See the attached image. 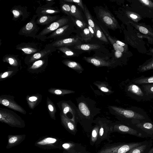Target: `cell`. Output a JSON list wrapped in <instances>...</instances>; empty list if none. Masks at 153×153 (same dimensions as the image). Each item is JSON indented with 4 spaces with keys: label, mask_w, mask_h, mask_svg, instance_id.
Masks as SVG:
<instances>
[{
    "label": "cell",
    "mask_w": 153,
    "mask_h": 153,
    "mask_svg": "<svg viewBox=\"0 0 153 153\" xmlns=\"http://www.w3.org/2000/svg\"><path fill=\"white\" fill-rule=\"evenodd\" d=\"M76 101L79 113L78 123L85 132H91L94 117L100 113L101 109L96 106L95 101L83 95L77 98Z\"/></svg>",
    "instance_id": "cell-1"
},
{
    "label": "cell",
    "mask_w": 153,
    "mask_h": 153,
    "mask_svg": "<svg viewBox=\"0 0 153 153\" xmlns=\"http://www.w3.org/2000/svg\"><path fill=\"white\" fill-rule=\"evenodd\" d=\"M94 10L97 19L108 28L115 30L119 27L117 20L106 7L96 6L94 7Z\"/></svg>",
    "instance_id": "cell-2"
},
{
    "label": "cell",
    "mask_w": 153,
    "mask_h": 153,
    "mask_svg": "<svg viewBox=\"0 0 153 153\" xmlns=\"http://www.w3.org/2000/svg\"><path fill=\"white\" fill-rule=\"evenodd\" d=\"M0 121L13 127L23 128L25 126L24 121L14 111L1 108Z\"/></svg>",
    "instance_id": "cell-3"
},
{
    "label": "cell",
    "mask_w": 153,
    "mask_h": 153,
    "mask_svg": "<svg viewBox=\"0 0 153 153\" xmlns=\"http://www.w3.org/2000/svg\"><path fill=\"white\" fill-rule=\"evenodd\" d=\"M95 119L99 126L98 138L95 145L98 146L104 140L110 143L112 142L110 137L112 133L111 126L112 121L103 117H98Z\"/></svg>",
    "instance_id": "cell-4"
},
{
    "label": "cell",
    "mask_w": 153,
    "mask_h": 153,
    "mask_svg": "<svg viewBox=\"0 0 153 153\" xmlns=\"http://www.w3.org/2000/svg\"><path fill=\"white\" fill-rule=\"evenodd\" d=\"M60 112L76 125L79 122L78 107L71 100H62L57 103Z\"/></svg>",
    "instance_id": "cell-5"
},
{
    "label": "cell",
    "mask_w": 153,
    "mask_h": 153,
    "mask_svg": "<svg viewBox=\"0 0 153 153\" xmlns=\"http://www.w3.org/2000/svg\"><path fill=\"white\" fill-rule=\"evenodd\" d=\"M72 21L71 17L63 16L58 20L47 25L36 36V38L42 41L46 40L47 35L51 34L59 28Z\"/></svg>",
    "instance_id": "cell-6"
},
{
    "label": "cell",
    "mask_w": 153,
    "mask_h": 153,
    "mask_svg": "<svg viewBox=\"0 0 153 153\" xmlns=\"http://www.w3.org/2000/svg\"><path fill=\"white\" fill-rule=\"evenodd\" d=\"M108 108L111 114L119 120L122 118L142 120L145 118L142 114L131 110L114 105H109Z\"/></svg>",
    "instance_id": "cell-7"
},
{
    "label": "cell",
    "mask_w": 153,
    "mask_h": 153,
    "mask_svg": "<svg viewBox=\"0 0 153 153\" xmlns=\"http://www.w3.org/2000/svg\"><path fill=\"white\" fill-rule=\"evenodd\" d=\"M73 33H79L72 21L68 24L57 29L47 36V39H53L55 40L70 38Z\"/></svg>",
    "instance_id": "cell-8"
},
{
    "label": "cell",
    "mask_w": 153,
    "mask_h": 153,
    "mask_svg": "<svg viewBox=\"0 0 153 153\" xmlns=\"http://www.w3.org/2000/svg\"><path fill=\"white\" fill-rule=\"evenodd\" d=\"M38 17L36 14L34 15L30 20L23 26L18 32L19 35L26 37L36 38L40 27L36 22V19Z\"/></svg>",
    "instance_id": "cell-9"
},
{
    "label": "cell",
    "mask_w": 153,
    "mask_h": 153,
    "mask_svg": "<svg viewBox=\"0 0 153 153\" xmlns=\"http://www.w3.org/2000/svg\"><path fill=\"white\" fill-rule=\"evenodd\" d=\"M56 50L54 47L49 44L46 45L44 48L34 54L27 55L25 59V63L30 65L36 61L48 56Z\"/></svg>",
    "instance_id": "cell-10"
},
{
    "label": "cell",
    "mask_w": 153,
    "mask_h": 153,
    "mask_svg": "<svg viewBox=\"0 0 153 153\" xmlns=\"http://www.w3.org/2000/svg\"><path fill=\"white\" fill-rule=\"evenodd\" d=\"M131 148L130 144L110 143L104 146L97 153H126Z\"/></svg>",
    "instance_id": "cell-11"
},
{
    "label": "cell",
    "mask_w": 153,
    "mask_h": 153,
    "mask_svg": "<svg viewBox=\"0 0 153 153\" xmlns=\"http://www.w3.org/2000/svg\"><path fill=\"white\" fill-rule=\"evenodd\" d=\"M47 4L37 7L36 13L38 17L44 15H56L60 13V10L57 7H52L55 3L54 0H46Z\"/></svg>",
    "instance_id": "cell-12"
},
{
    "label": "cell",
    "mask_w": 153,
    "mask_h": 153,
    "mask_svg": "<svg viewBox=\"0 0 153 153\" xmlns=\"http://www.w3.org/2000/svg\"><path fill=\"white\" fill-rule=\"evenodd\" d=\"M10 12L13 14L12 20L15 21H24L29 17L31 13L27 11V7L20 5L13 6Z\"/></svg>",
    "instance_id": "cell-13"
},
{
    "label": "cell",
    "mask_w": 153,
    "mask_h": 153,
    "mask_svg": "<svg viewBox=\"0 0 153 153\" xmlns=\"http://www.w3.org/2000/svg\"><path fill=\"white\" fill-rule=\"evenodd\" d=\"M0 103L2 105L22 114H26V111L15 101L13 97L2 95L0 97Z\"/></svg>",
    "instance_id": "cell-14"
},
{
    "label": "cell",
    "mask_w": 153,
    "mask_h": 153,
    "mask_svg": "<svg viewBox=\"0 0 153 153\" xmlns=\"http://www.w3.org/2000/svg\"><path fill=\"white\" fill-rule=\"evenodd\" d=\"M79 37H70L60 40H55L49 44L56 48L61 47H69L81 44Z\"/></svg>",
    "instance_id": "cell-15"
},
{
    "label": "cell",
    "mask_w": 153,
    "mask_h": 153,
    "mask_svg": "<svg viewBox=\"0 0 153 153\" xmlns=\"http://www.w3.org/2000/svg\"><path fill=\"white\" fill-rule=\"evenodd\" d=\"M83 59L87 62L92 64L97 67H112L114 66L115 62H110L103 58L97 56L86 57L84 56Z\"/></svg>",
    "instance_id": "cell-16"
},
{
    "label": "cell",
    "mask_w": 153,
    "mask_h": 153,
    "mask_svg": "<svg viewBox=\"0 0 153 153\" xmlns=\"http://www.w3.org/2000/svg\"><path fill=\"white\" fill-rule=\"evenodd\" d=\"M16 49L22 51L27 55L34 54L41 50L36 44L32 42L21 43L16 46Z\"/></svg>",
    "instance_id": "cell-17"
},
{
    "label": "cell",
    "mask_w": 153,
    "mask_h": 153,
    "mask_svg": "<svg viewBox=\"0 0 153 153\" xmlns=\"http://www.w3.org/2000/svg\"><path fill=\"white\" fill-rule=\"evenodd\" d=\"M48 56H47L35 61L30 65L28 70L30 72H34L44 69L48 65Z\"/></svg>",
    "instance_id": "cell-18"
},
{
    "label": "cell",
    "mask_w": 153,
    "mask_h": 153,
    "mask_svg": "<svg viewBox=\"0 0 153 153\" xmlns=\"http://www.w3.org/2000/svg\"><path fill=\"white\" fill-rule=\"evenodd\" d=\"M60 115L62 125L68 131L72 134L75 135L77 131V125L66 117L61 112L60 113Z\"/></svg>",
    "instance_id": "cell-19"
},
{
    "label": "cell",
    "mask_w": 153,
    "mask_h": 153,
    "mask_svg": "<svg viewBox=\"0 0 153 153\" xmlns=\"http://www.w3.org/2000/svg\"><path fill=\"white\" fill-rule=\"evenodd\" d=\"M60 17L59 15H44L40 16L36 19L37 25H47L58 20Z\"/></svg>",
    "instance_id": "cell-20"
},
{
    "label": "cell",
    "mask_w": 153,
    "mask_h": 153,
    "mask_svg": "<svg viewBox=\"0 0 153 153\" xmlns=\"http://www.w3.org/2000/svg\"><path fill=\"white\" fill-rule=\"evenodd\" d=\"M18 56V55L7 54L3 57L2 61L8 63L13 67L18 68L21 65V60Z\"/></svg>",
    "instance_id": "cell-21"
},
{
    "label": "cell",
    "mask_w": 153,
    "mask_h": 153,
    "mask_svg": "<svg viewBox=\"0 0 153 153\" xmlns=\"http://www.w3.org/2000/svg\"><path fill=\"white\" fill-rule=\"evenodd\" d=\"M62 63L72 69L79 74H81L84 71V68L79 63L74 61L65 59L62 61Z\"/></svg>",
    "instance_id": "cell-22"
},
{
    "label": "cell",
    "mask_w": 153,
    "mask_h": 153,
    "mask_svg": "<svg viewBox=\"0 0 153 153\" xmlns=\"http://www.w3.org/2000/svg\"><path fill=\"white\" fill-rule=\"evenodd\" d=\"M42 97V96L39 94L27 96L26 100L29 107L31 109H33L41 102Z\"/></svg>",
    "instance_id": "cell-23"
},
{
    "label": "cell",
    "mask_w": 153,
    "mask_h": 153,
    "mask_svg": "<svg viewBox=\"0 0 153 153\" xmlns=\"http://www.w3.org/2000/svg\"><path fill=\"white\" fill-rule=\"evenodd\" d=\"M25 135H9L7 148L9 149L20 143L24 139Z\"/></svg>",
    "instance_id": "cell-24"
},
{
    "label": "cell",
    "mask_w": 153,
    "mask_h": 153,
    "mask_svg": "<svg viewBox=\"0 0 153 153\" xmlns=\"http://www.w3.org/2000/svg\"><path fill=\"white\" fill-rule=\"evenodd\" d=\"M94 123L95 124V125L93 126L91 131L90 142L91 146L95 145L98 139L99 130V124L95 119L94 120Z\"/></svg>",
    "instance_id": "cell-25"
},
{
    "label": "cell",
    "mask_w": 153,
    "mask_h": 153,
    "mask_svg": "<svg viewBox=\"0 0 153 153\" xmlns=\"http://www.w3.org/2000/svg\"><path fill=\"white\" fill-rule=\"evenodd\" d=\"M93 83L101 91L105 93L110 94L114 92L107 82L96 81Z\"/></svg>",
    "instance_id": "cell-26"
},
{
    "label": "cell",
    "mask_w": 153,
    "mask_h": 153,
    "mask_svg": "<svg viewBox=\"0 0 153 153\" xmlns=\"http://www.w3.org/2000/svg\"><path fill=\"white\" fill-rule=\"evenodd\" d=\"M100 48L97 44H80L75 45L74 48L76 49L84 51H90L97 49Z\"/></svg>",
    "instance_id": "cell-27"
},
{
    "label": "cell",
    "mask_w": 153,
    "mask_h": 153,
    "mask_svg": "<svg viewBox=\"0 0 153 153\" xmlns=\"http://www.w3.org/2000/svg\"><path fill=\"white\" fill-rule=\"evenodd\" d=\"M79 33L81 41L86 42L90 41L94 36L87 27L80 31Z\"/></svg>",
    "instance_id": "cell-28"
},
{
    "label": "cell",
    "mask_w": 153,
    "mask_h": 153,
    "mask_svg": "<svg viewBox=\"0 0 153 153\" xmlns=\"http://www.w3.org/2000/svg\"><path fill=\"white\" fill-rule=\"evenodd\" d=\"M77 6L75 4H71V17H72L84 21L81 12Z\"/></svg>",
    "instance_id": "cell-29"
},
{
    "label": "cell",
    "mask_w": 153,
    "mask_h": 153,
    "mask_svg": "<svg viewBox=\"0 0 153 153\" xmlns=\"http://www.w3.org/2000/svg\"><path fill=\"white\" fill-rule=\"evenodd\" d=\"M47 106L48 111L52 119L55 120L56 108L53 102L48 97L47 99Z\"/></svg>",
    "instance_id": "cell-30"
},
{
    "label": "cell",
    "mask_w": 153,
    "mask_h": 153,
    "mask_svg": "<svg viewBox=\"0 0 153 153\" xmlns=\"http://www.w3.org/2000/svg\"><path fill=\"white\" fill-rule=\"evenodd\" d=\"M101 28L103 32L105 34L107 38L109 39V41L112 45L115 51H118L120 52L121 53H123L125 51L124 48L118 44L116 43L115 42H114L111 37L109 34L102 27L101 25H100Z\"/></svg>",
    "instance_id": "cell-31"
},
{
    "label": "cell",
    "mask_w": 153,
    "mask_h": 153,
    "mask_svg": "<svg viewBox=\"0 0 153 153\" xmlns=\"http://www.w3.org/2000/svg\"><path fill=\"white\" fill-rule=\"evenodd\" d=\"M48 91L53 94L58 95H64L70 94L74 93L75 91L67 89L51 88L48 90Z\"/></svg>",
    "instance_id": "cell-32"
},
{
    "label": "cell",
    "mask_w": 153,
    "mask_h": 153,
    "mask_svg": "<svg viewBox=\"0 0 153 153\" xmlns=\"http://www.w3.org/2000/svg\"><path fill=\"white\" fill-rule=\"evenodd\" d=\"M56 49L62 52L64 55L67 57H70L78 56L79 55L78 53L69 48L68 47H59L56 48Z\"/></svg>",
    "instance_id": "cell-33"
},
{
    "label": "cell",
    "mask_w": 153,
    "mask_h": 153,
    "mask_svg": "<svg viewBox=\"0 0 153 153\" xmlns=\"http://www.w3.org/2000/svg\"><path fill=\"white\" fill-rule=\"evenodd\" d=\"M61 11L67 16L71 17V4L65 2L63 0L59 1Z\"/></svg>",
    "instance_id": "cell-34"
},
{
    "label": "cell",
    "mask_w": 153,
    "mask_h": 153,
    "mask_svg": "<svg viewBox=\"0 0 153 153\" xmlns=\"http://www.w3.org/2000/svg\"><path fill=\"white\" fill-rule=\"evenodd\" d=\"M94 23L95 28V37L101 41L108 42V41L105 35L102 31L101 28L95 22Z\"/></svg>",
    "instance_id": "cell-35"
},
{
    "label": "cell",
    "mask_w": 153,
    "mask_h": 153,
    "mask_svg": "<svg viewBox=\"0 0 153 153\" xmlns=\"http://www.w3.org/2000/svg\"><path fill=\"white\" fill-rule=\"evenodd\" d=\"M84 11L83 13L86 18L88 24L94 29L95 32L94 22L93 21L91 15L85 4H84Z\"/></svg>",
    "instance_id": "cell-36"
},
{
    "label": "cell",
    "mask_w": 153,
    "mask_h": 153,
    "mask_svg": "<svg viewBox=\"0 0 153 153\" xmlns=\"http://www.w3.org/2000/svg\"><path fill=\"white\" fill-rule=\"evenodd\" d=\"M71 18L79 33L80 31L87 27L88 24L85 21L72 17H71Z\"/></svg>",
    "instance_id": "cell-37"
},
{
    "label": "cell",
    "mask_w": 153,
    "mask_h": 153,
    "mask_svg": "<svg viewBox=\"0 0 153 153\" xmlns=\"http://www.w3.org/2000/svg\"><path fill=\"white\" fill-rule=\"evenodd\" d=\"M127 90L131 93L138 96L142 97L144 94L140 88L134 84H131L128 86Z\"/></svg>",
    "instance_id": "cell-38"
},
{
    "label": "cell",
    "mask_w": 153,
    "mask_h": 153,
    "mask_svg": "<svg viewBox=\"0 0 153 153\" xmlns=\"http://www.w3.org/2000/svg\"><path fill=\"white\" fill-rule=\"evenodd\" d=\"M153 69V57L139 67V70L141 72Z\"/></svg>",
    "instance_id": "cell-39"
},
{
    "label": "cell",
    "mask_w": 153,
    "mask_h": 153,
    "mask_svg": "<svg viewBox=\"0 0 153 153\" xmlns=\"http://www.w3.org/2000/svg\"><path fill=\"white\" fill-rule=\"evenodd\" d=\"M134 82L138 84L153 83V76L139 78L134 80Z\"/></svg>",
    "instance_id": "cell-40"
},
{
    "label": "cell",
    "mask_w": 153,
    "mask_h": 153,
    "mask_svg": "<svg viewBox=\"0 0 153 153\" xmlns=\"http://www.w3.org/2000/svg\"><path fill=\"white\" fill-rule=\"evenodd\" d=\"M57 140L52 137H47L37 143V144L39 146H44L52 144L55 143Z\"/></svg>",
    "instance_id": "cell-41"
},
{
    "label": "cell",
    "mask_w": 153,
    "mask_h": 153,
    "mask_svg": "<svg viewBox=\"0 0 153 153\" xmlns=\"http://www.w3.org/2000/svg\"><path fill=\"white\" fill-rule=\"evenodd\" d=\"M18 68L16 67H13L10 69L9 70L3 73L0 75V79L8 77L12 74H14L18 71Z\"/></svg>",
    "instance_id": "cell-42"
},
{
    "label": "cell",
    "mask_w": 153,
    "mask_h": 153,
    "mask_svg": "<svg viewBox=\"0 0 153 153\" xmlns=\"http://www.w3.org/2000/svg\"><path fill=\"white\" fill-rule=\"evenodd\" d=\"M64 1L67 3H74L80 7L83 12L84 11V4L81 0H63Z\"/></svg>",
    "instance_id": "cell-43"
},
{
    "label": "cell",
    "mask_w": 153,
    "mask_h": 153,
    "mask_svg": "<svg viewBox=\"0 0 153 153\" xmlns=\"http://www.w3.org/2000/svg\"><path fill=\"white\" fill-rule=\"evenodd\" d=\"M142 86L147 94H153V84L144 85Z\"/></svg>",
    "instance_id": "cell-44"
},
{
    "label": "cell",
    "mask_w": 153,
    "mask_h": 153,
    "mask_svg": "<svg viewBox=\"0 0 153 153\" xmlns=\"http://www.w3.org/2000/svg\"><path fill=\"white\" fill-rule=\"evenodd\" d=\"M143 128L146 129H151L153 128V124L150 123H145L143 124Z\"/></svg>",
    "instance_id": "cell-45"
},
{
    "label": "cell",
    "mask_w": 153,
    "mask_h": 153,
    "mask_svg": "<svg viewBox=\"0 0 153 153\" xmlns=\"http://www.w3.org/2000/svg\"><path fill=\"white\" fill-rule=\"evenodd\" d=\"M113 40L116 43L119 45L123 47L124 48H126V44L123 42L117 39L114 38L112 37Z\"/></svg>",
    "instance_id": "cell-46"
},
{
    "label": "cell",
    "mask_w": 153,
    "mask_h": 153,
    "mask_svg": "<svg viewBox=\"0 0 153 153\" xmlns=\"http://www.w3.org/2000/svg\"><path fill=\"white\" fill-rule=\"evenodd\" d=\"M139 31L142 33L147 34L148 33L149 31L147 28L143 26H140L139 27Z\"/></svg>",
    "instance_id": "cell-47"
},
{
    "label": "cell",
    "mask_w": 153,
    "mask_h": 153,
    "mask_svg": "<svg viewBox=\"0 0 153 153\" xmlns=\"http://www.w3.org/2000/svg\"><path fill=\"white\" fill-rule=\"evenodd\" d=\"M123 55L122 53L118 51H115L114 53L115 57L116 58H119L121 57Z\"/></svg>",
    "instance_id": "cell-48"
},
{
    "label": "cell",
    "mask_w": 153,
    "mask_h": 153,
    "mask_svg": "<svg viewBox=\"0 0 153 153\" xmlns=\"http://www.w3.org/2000/svg\"><path fill=\"white\" fill-rule=\"evenodd\" d=\"M87 27L89 29L90 32L94 36H95V32L94 29L88 24H87Z\"/></svg>",
    "instance_id": "cell-49"
},
{
    "label": "cell",
    "mask_w": 153,
    "mask_h": 153,
    "mask_svg": "<svg viewBox=\"0 0 153 153\" xmlns=\"http://www.w3.org/2000/svg\"><path fill=\"white\" fill-rule=\"evenodd\" d=\"M140 1L147 5H149V1L148 0H141Z\"/></svg>",
    "instance_id": "cell-50"
},
{
    "label": "cell",
    "mask_w": 153,
    "mask_h": 153,
    "mask_svg": "<svg viewBox=\"0 0 153 153\" xmlns=\"http://www.w3.org/2000/svg\"><path fill=\"white\" fill-rule=\"evenodd\" d=\"M89 152L88 151H86L85 149L79 151V152H76L74 153H88Z\"/></svg>",
    "instance_id": "cell-51"
},
{
    "label": "cell",
    "mask_w": 153,
    "mask_h": 153,
    "mask_svg": "<svg viewBox=\"0 0 153 153\" xmlns=\"http://www.w3.org/2000/svg\"><path fill=\"white\" fill-rule=\"evenodd\" d=\"M130 16L131 18L134 19H136L137 17L136 15L132 14H131L130 15Z\"/></svg>",
    "instance_id": "cell-52"
},
{
    "label": "cell",
    "mask_w": 153,
    "mask_h": 153,
    "mask_svg": "<svg viewBox=\"0 0 153 153\" xmlns=\"http://www.w3.org/2000/svg\"><path fill=\"white\" fill-rule=\"evenodd\" d=\"M132 153H140V151L138 149H136L132 152Z\"/></svg>",
    "instance_id": "cell-53"
},
{
    "label": "cell",
    "mask_w": 153,
    "mask_h": 153,
    "mask_svg": "<svg viewBox=\"0 0 153 153\" xmlns=\"http://www.w3.org/2000/svg\"><path fill=\"white\" fill-rule=\"evenodd\" d=\"M150 53H151V54L153 55V48H152L151 49V50H150Z\"/></svg>",
    "instance_id": "cell-54"
},
{
    "label": "cell",
    "mask_w": 153,
    "mask_h": 153,
    "mask_svg": "<svg viewBox=\"0 0 153 153\" xmlns=\"http://www.w3.org/2000/svg\"><path fill=\"white\" fill-rule=\"evenodd\" d=\"M88 153H90L89 152Z\"/></svg>",
    "instance_id": "cell-55"
}]
</instances>
